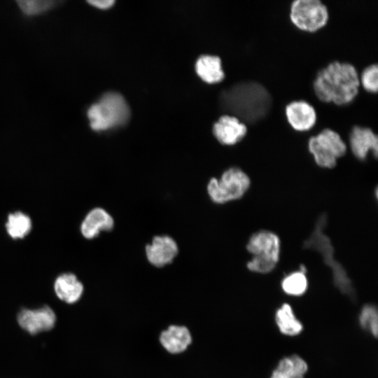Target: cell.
<instances>
[{"mask_svg": "<svg viewBox=\"0 0 378 378\" xmlns=\"http://www.w3.org/2000/svg\"><path fill=\"white\" fill-rule=\"evenodd\" d=\"M223 108L240 121L254 123L264 118L272 105L268 91L256 82H241L224 90L220 97Z\"/></svg>", "mask_w": 378, "mask_h": 378, "instance_id": "1", "label": "cell"}, {"mask_svg": "<svg viewBox=\"0 0 378 378\" xmlns=\"http://www.w3.org/2000/svg\"><path fill=\"white\" fill-rule=\"evenodd\" d=\"M360 80L350 63L333 62L321 69L314 81V90L325 102L338 105L351 102L358 92Z\"/></svg>", "mask_w": 378, "mask_h": 378, "instance_id": "2", "label": "cell"}, {"mask_svg": "<svg viewBox=\"0 0 378 378\" xmlns=\"http://www.w3.org/2000/svg\"><path fill=\"white\" fill-rule=\"evenodd\" d=\"M327 220L326 214L319 216L312 234L304 241L303 246L316 251L321 255L325 263L332 270L335 285L342 293L355 300L356 292L352 282L342 265L335 259L334 247L329 237L324 233Z\"/></svg>", "mask_w": 378, "mask_h": 378, "instance_id": "3", "label": "cell"}, {"mask_svg": "<svg viewBox=\"0 0 378 378\" xmlns=\"http://www.w3.org/2000/svg\"><path fill=\"white\" fill-rule=\"evenodd\" d=\"M87 115L90 127L101 132L125 124L130 118V111L120 94L108 92L89 107Z\"/></svg>", "mask_w": 378, "mask_h": 378, "instance_id": "4", "label": "cell"}, {"mask_svg": "<svg viewBox=\"0 0 378 378\" xmlns=\"http://www.w3.org/2000/svg\"><path fill=\"white\" fill-rule=\"evenodd\" d=\"M280 248L279 237L274 232L262 230L253 233L246 244L248 252L252 255L247 268L259 274L272 272L279 262Z\"/></svg>", "mask_w": 378, "mask_h": 378, "instance_id": "5", "label": "cell"}, {"mask_svg": "<svg viewBox=\"0 0 378 378\" xmlns=\"http://www.w3.org/2000/svg\"><path fill=\"white\" fill-rule=\"evenodd\" d=\"M250 186L251 179L243 170L230 167L222 174L220 178H211L206 190L214 202L224 204L242 197Z\"/></svg>", "mask_w": 378, "mask_h": 378, "instance_id": "6", "label": "cell"}, {"mask_svg": "<svg viewBox=\"0 0 378 378\" xmlns=\"http://www.w3.org/2000/svg\"><path fill=\"white\" fill-rule=\"evenodd\" d=\"M308 148L315 162L323 168L335 167L337 159L346 151V146L340 134L330 129H325L312 136L308 141Z\"/></svg>", "mask_w": 378, "mask_h": 378, "instance_id": "7", "label": "cell"}, {"mask_svg": "<svg viewBox=\"0 0 378 378\" xmlns=\"http://www.w3.org/2000/svg\"><path fill=\"white\" fill-rule=\"evenodd\" d=\"M290 18L300 29L313 32L326 24L328 11L319 0H295L290 5Z\"/></svg>", "mask_w": 378, "mask_h": 378, "instance_id": "8", "label": "cell"}, {"mask_svg": "<svg viewBox=\"0 0 378 378\" xmlns=\"http://www.w3.org/2000/svg\"><path fill=\"white\" fill-rule=\"evenodd\" d=\"M56 321L55 312L48 305L35 309L22 308L17 314L19 326L31 335L51 330Z\"/></svg>", "mask_w": 378, "mask_h": 378, "instance_id": "9", "label": "cell"}, {"mask_svg": "<svg viewBox=\"0 0 378 378\" xmlns=\"http://www.w3.org/2000/svg\"><path fill=\"white\" fill-rule=\"evenodd\" d=\"M146 256L155 267H162L170 264L178 252L176 241L167 235L155 236L152 242L146 246Z\"/></svg>", "mask_w": 378, "mask_h": 378, "instance_id": "10", "label": "cell"}, {"mask_svg": "<svg viewBox=\"0 0 378 378\" xmlns=\"http://www.w3.org/2000/svg\"><path fill=\"white\" fill-rule=\"evenodd\" d=\"M213 132L220 144L234 145L244 138L247 127L235 116L224 115L214 125Z\"/></svg>", "mask_w": 378, "mask_h": 378, "instance_id": "11", "label": "cell"}, {"mask_svg": "<svg viewBox=\"0 0 378 378\" xmlns=\"http://www.w3.org/2000/svg\"><path fill=\"white\" fill-rule=\"evenodd\" d=\"M349 142L353 154L360 160H364L370 151L374 158L378 154V138L368 127L354 126L350 134Z\"/></svg>", "mask_w": 378, "mask_h": 378, "instance_id": "12", "label": "cell"}, {"mask_svg": "<svg viewBox=\"0 0 378 378\" xmlns=\"http://www.w3.org/2000/svg\"><path fill=\"white\" fill-rule=\"evenodd\" d=\"M114 227L113 217L105 209L96 207L91 209L85 216L80 225V232L83 237L92 239L101 232L110 231Z\"/></svg>", "mask_w": 378, "mask_h": 378, "instance_id": "13", "label": "cell"}, {"mask_svg": "<svg viewBox=\"0 0 378 378\" xmlns=\"http://www.w3.org/2000/svg\"><path fill=\"white\" fill-rule=\"evenodd\" d=\"M289 124L298 131L310 130L316 123V113L314 107L305 101H295L286 107Z\"/></svg>", "mask_w": 378, "mask_h": 378, "instance_id": "14", "label": "cell"}, {"mask_svg": "<svg viewBox=\"0 0 378 378\" xmlns=\"http://www.w3.org/2000/svg\"><path fill=\"white\" fill-rule=\"evenodd\" d=\"M53 289L57 298L69 304L79 301L84 291L82 282L71 272L58 275L55 279Z\"/></svg>", "mask_w": 378, "mask_h": 378, "instance_id": "15", "label": "cell"}, {"mask_svg": "<svg viewBox=\"0 0 378 378\" xmlns=\"http://www.w3.org/2000/svg\"><path fill=\"white\" fill-rule=\"evenodd\" d=\"M160 340L169 352L178 354L184 351L191 343V335L185 326H170L162 332Z\"/></svg>", "mask_w": 378, "mask_h": 378, "instance_id": "16", "label": "cell"}, {"mask_svg": "<svg viewBox=\"0 0 378 378\" xmlns=\"http://www.w3.org/2000/svg\"><path fill=\"white\" fill-rule=\"evenodd\" d=\"M308 370L305 360L298 355L283 358L270 378H304Z\"/></svg>", "mask_w": 378, "mask_h": 378, "instance_id": "17", "label": "cell"}, {"mask_svg": "<svg viewBox=\"0 0 378 378\" xmlns=\"http://www.w3.org/2000/svg\"><path fill=\"white\" fill-rule=\"evenodd\" d=\"M195 69L200 77L209 83H218L225 76L221 60L217 56L202 55L198 58Z\"/></svg>", "mask_w": 378, "mask_h": 378, "instance_id": "18", "label": "cell"}, {"mask_svg": "<svg viewBox=\"0 0 378 378\" xmlns=\"http://www.w3.org/2000/svg\"><path fill=\"white\" fill-rule=\"evenodd\" d=\"M5 228L8 235L13 239H22L32 228L31 218L25 213L18 211L8 214Z\"/></svg>", "mask_w": 378, "mask_h": 378, "instance_id": "19", "label": "cell"}, {"mask_svg": "<svg viewBox=\"0 0 378 378\" xmlns=\"http://www.w3.org/2000/svg\"><path fill=\"white\" fill-rule=\"evenodd\" d=\"M276 325L281 333L288 336H295L302 330V324L295 317L292 307L287 303L283 304L275 314Z\"/></svg>", "mask_w": 378, "mask_h": 378, "instance_id": "20", "label": "cell"}, {"mask_svg": "<svg viewBox=\"0 0 378 378\" xmlns=\"http://www.w3.org/2000/svg\"><path fill=\"white\" fill-rule=\"evenodd\" d=\"M307 286L306 274L300 270L289 274L281 281L284 292L293 296L302 295L307 290Z\"/></svg>", "mask_w": 378, "mask_h": 378, "instance_id": "21", "label": "cell"}, {"mask_svg": "<svg viewBox=\"0 0 378 378\" xmlns=\"http://www.w3.org/2000/svg\"><path fill=\"white\" fill-rule=\"evenodd\" d=\"M59 1L51 0L18 1L17 4L23 14L34 16L42 14L56 6Z\"/></svg>", "mask_w": 378, "mask_h": 378, "instance_id": "22", "label": "cell"}, {"mask_svg": "<svg viewBox=\"0 0 378 378\" xmlns=\"http://www.w3.org/2000/svg\"><path fill=\"white\" fill-rule=\"evenodd\" d=\"M360 326L370 332L374 337L378 334V314L377 308L372 304H365L359 316Z\"/></svg>", "mask_w": 378, "mask_h": 378, "instance_id": "23", "label": "cell"}, {"mask_svg": "<svg viewBox=\"0 0 378 378\" xmlns=\"http://www.w3.org/2000/svg\"><path fill=\"white\" fill-rule=\"evenodd\" d=\"M360 82L367 91L370 92H377L378 66L377 64H371L363 71Z\"/></svg>", "mask_w": 378, "mask_h": 378, "instance_id": "24", "label": "cell"}, {"mask_svg": "<svg viewBox=\"0 0 378 378\" xmlns=\"http://www.w3.org/2000/svg\"><path fill=\"white\" fill-rule=\"evenodd\" d=\"M113 0H91L88 1L90 5L100 9H106L111 7L114 4Z\"/></svg>", "mask_w": 378, "mask_h": 378, "instance_id": "25", "label": "cell"}]
</instances>
